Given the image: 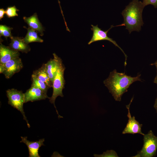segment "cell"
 <instances>
[{
    "label": "cell",
    "instance_id": "21",
    "mask_svg": "<svg viewBox=\"0 0 157 157\" xmlns=\"http://www.w3.org/2000/svg\"><path fill=\"white\" fill-rule=\"evenodd\" d=\"M142 3L144 7L151 4L153 5L155 8H157V0H142Z\"/></svg>",
    "mask_w": 157,
    "mask_h": 157
},
{
    "label": "cell",
    "instance_id": "4",
    "mask_svg": "<svg viewBox=\"0 0 157 157\" xmlns=\"http://www.w3.org/2000/svg\"><path fill=\"white\" fill-rule=\"evenodd\" d=\"M144 136V144L142 149L135 157H152L156 154L157 150V136L151 130Z\"/></svg>",
    "mask_w": 157,
    "mask_h": 157
},
{
    "label": "cell",
    "instance_id": "6",
    "mask_svg": "<svg viewBox=\"0 0 157 157\" xmlns=\"http://www.w3.org/2000/svg\"><path fill=\"white\" fill-rule=\"evenodd\" d=\"M91 26L92 27L91 29L93 31V35L90 40L88 43V44H90L93 42L102 40H107L112 42L116 46L119 48L124 54L125 57L124 65V66H126V60L127 56L122 49L118 45L116 42L112 38L109 37L107 35L108 32L113 27L116 26H125L124 24L123 23L121 24L115 26L112 25L110 28L106 31H104L102 30L98 27V25L95 26L92 25H91Z\"/></svg>",
    "mask_w": 157,
    "mask_h": 157
},
{
    "label": "cell",
    "instance_id": "15",
    "mask_svg": "<svg viewBox=\"0 0 157 157\" xmlns=\"http://www.w3.org/2000/svg\"><path fill=\"white\" fill-rule=\"evenodd\" d=\"M33 74L46 83L50 88L52 87L53 83L49 79L45 64H43L40 68L34 71Z\"/></svg>",
    "mask_w": 157,
    "mask_h": 157
},
{
    "label": "cell",
    "instance_id": "23",
    "mask_svg": "<svg viewBox=\"0 0 157 157\" xmlns=\"http://www.w3.org/2000/svg\"><path fill=\"white\" fill-rule=\"evenodd\" d=\"M154 107L157 112V97L156 99Z\"/></svg>",
    "mask_w": 157,
    "mask_h": 157
},
{
    "label": "cell",
    "instance_id": "8",
    "mask_svg": "<svg viewBox=\"0 0 157 157\" xmlns=\"http://www.w3.org/2000/svg\"><path fill=\"white\" fill-rule=\"evenodd\" d=\"M133 99V97L131 99L129 104L126 106L128 111L127 117H128V120L126 127L122 132V133L133 134L138 133L144 135V134L142 131V124H140L135 119V116L132 117L130 113V107Z\"/></svg>",
    "mask_w": 157,
    "mask_h": 157
},
{
    "label": "cell",
    "instance_id": "13",
    "mask_svg": "<svg viewBox=\"0 0 157 157\" xmlns=\"http://www.w3.org/2000/svg\"><path fill=\"white\" fill-rule=\"evenodd\" d=\"M10 38V42L9 47L11 49L25 53L30 51V47L25 42L23 38L13 36Z\"/></svg>",
    "mask_w": 157,
    "mask_h": 157
},
{
    "label": "cell",
    "instance_id": "24",
    "mask_svg": "<svg viewBox=\"0 0 157 157\" xmlns=\"http://www.w3.org/2000/svg\"><path fill=\"white\" fill-rule=\"evenodd\" d=\"M151 65H155L157 69V60L154 63H153L151 64Z\"/></svg>",
    "mask_w": 157,
    "mask_h": 157
},
{
    "label": "cell",
    "instance_id": "10",
    "mask_svg": "<svg viewBox=\"0 0 157 157\" xmlns=\"http://www.w3.org/2000/svg\"><path fill=\"white\" fill-rule=\"evenodd\" d=\"M53 58L51 59L45 64L47 72L49 79L52 83L58 68L62 64V59L55 53H53Z\"/></svg>",
    "mask_w": 157,
    "mask_h": 157
},
{
    "label": "cell",
    "instance_id": "19",
    "mask_svg": "<svg viewBox=\"0 0 157 157\" xmlns=\"http://www.w3.org/2000/svg\"><path fill=\"white\" fill-rule=\"evenodd\" d=\"M19 11L15 6L8 7L5 10V14L8 18L16 16H18L17 12Z\"/></svg>",
    "mask_w": 157,
    "mask_h": 157
},
{
    "label": "cell",
    "instance_id": "17",
    "mask_svg": "<svg viewBox=\"0 0 157 157\" xmlns=\"http://www.w3.org/2000/svg\"><path fill=\"white\" fill-rule=\"evenodd\" d=\"M31 85L36 87L46 92H47L48 89L50 88L46 83L38 79L33 74L31 76Z\"/></svg>",
    "mask_w": 157,
    "mask_h": 157
},
{
    "label": "cell",
    "instance_id": "18",
    "mask_svg": "<svg viewBox=\"0 0 157 157\" xmlns=\"http://www.w3.org/2000/svg\"><path fill=\"white\" fill-rule=\"evenodd\" d=\"M13 28L5 25H0V36H3L6 39L8 37L11 38L13 36L11 31Z\"/></svg>",
    "mask_w": 157,
    "mask_h": 157
},
{
    "label": "cell",
    "instance_id": "16",
    "mask_svg": "<svg viewBox=\"0 0 157 157\" xmlns=\"http://www.w3.org/2000/svg\"><path fill=\"white\" fill-rule=\"evenodd\" d=\"M26 28L27 30V33L25 37L23 38L24 40L26 43L28 44L32 42H43V40L38 36L36 31L29 27Z\"/></svg>",
    "mask_w": 157,
    "mask_h": 157
},
{
    "label": "cell",
    "instance_id": "12",
    "mask_svg": "<svg viewBox=\"0 0 157 157\" xmlns=\"http://www.w3.org/2000/svg\"><path fill=\"white\" fill-rule=\"evenodd\" d=\"M19 51L3 44L0 40V64H3L12 59L19 57Z\"/></svg>",
    "mask_w": 157,
    "mask_h": 157
},
{
    "label": "cell",
    "instance_id": "25",
    "mask_svg": "<svg viewBox=\"0 0 157 157\" xmlns=\"http://www.w3.org/2000/svg\"><path fill=\"white\" fill-rule=\"evenodd\" d=\"M154 82V83L157 84V75L155 77Z\"/></svg>",
    "mask_w": 157,
    "mask_h": 157
},
{
    "label": "cell",
    "instance_id": "3",
    "mask_svg": "<svg viewBox=\"0 0 157 157\" xmlns=\"http://www.w3.org/2000/svg\"><path fill=\"white\" fill-rule=\"evenodd\" d=\"M65 67L63 64L57 70L54 77L52 87L53 92L51 97H50L49 102L53 104L59 118H63L58 113L55 105V101L56 98L59 96L63 97L64 95L63 90L64 88L65 80L64 78V72Z\"/></svg>",
    "mask_w": 157,
    "mask_h": 157
},
{
    "label": "cell",
    "instance_id": "9",
    "mask_svg": "<svg viewBox=\"0 0 157 157\" xmlns=\"http://www.w3.org/2000/svg\"><path fill=\"white\" fill-rule=\"evenodd\" d=\"M24 94L25 103L50 98L47 95V92L32 85H31L29 89L26 90Z\"/></svg>",
    "mask_w": 157,
    "mask_h": 157
},
{
    "label": "cell",
    "instance_id": "1",
    "mask_svg": "<svg viewBox=\"0 0 157 157\" xmlns=\"http://www.w3.org/2000/svg\"><path fill=\"white\" fill-rule=\"evenodd\" d=\"M140 76L139 74L133 77L124 73L118 72L114 69L110 73L108 77L104 81V83L115 100L120 101L123 94L127 91L132 84L136 81H141Z\"/></svg>",
    "mask_w": 157,
    "mask_h": 157
},
{
    "label": "cell",
    "instance_id": "11",
    "mask_svg": "<svg viewBox=\"0 0 157 157\" xmlns=\"http://www.w3.org/2000/svg\"><path fill=\"white\" fill-rule=\"evenodd\" d=\"M20 142H23L27 146L29 152V157H40L38 153L39 150L42 146H44V138L36 141H30L27 140V137H21Z\"/></svg>",
    "mask_w": 157,
    "mask_h": 157
},
{
    "label": "cell",
    "instance_id": "14",
    "mask_svg": "<svg viewBox=\"0 0 157 157\" xmlns=\"http://www.w3.org/2000/svg\"><path fill=\"white\" fill-rule=\"evenodd\" d=\"M23 19L29 27L40 33V36L43 35L44 29L40 22L36 13L28 17H24Z\"/></svg>",
    "mask_w": 157,
    "mask_h": 157
},
{
    "label": "cell",
    "instance_id": "7",
    "mask_svg": "<svg viewBox=\"0 0 157 157\" xmlns=\"http://www.w3.org/2000/svg\"><path fill=\"white\" fill-rule=\"evenodd\" d=\"M23 67L21 59L18 57L11 60L3 64H0V73L3 74L6 78L9 79L14 74L20 71Z\"/></svg>",
    "mask_w": 157,
    "mask_h": 157
},
{
    "label": "cell",
    "instance_id": "22",
    "mask_svg": "<svg viewBox=\"0 0 157 157\" xmlns=\"http://www.w3.org/2000/svg\"><path fill=\"white\" fill-rule=\"evenodd\" d=\"M5 14V10L3 8H1L0 9V19L1 20V19L4 17V14Z\"/></svg>",
    "mask_w": 157,
    "mask_h": 157
},
{
    "label": "cell",
    "instance_id": "20",
    "mask_svg": "<svg viewBox=\"0 0 157 157\" xmlns=\"http://www.w3.org/2000/svg\"><path fill=\"white\" fill-rule=\"evenodd\" d=\"M94 157H118L116 152L113 150H107L101 154H94Z\"/></svg>",
    "mask_w": 157,
    "mask_h": 157
},
{
    "label": "cell",
    "instance_id": "26",
    "mask_svg": "<svg viewBox=\"0 0 157 157\" xmlns=\"http://www.w3.org/2000/svg\"><path fill=\"white\" fill-rule=\"evenodd\" d=\"M58 3H59V5H60V9L61 10L62 9H61V6H60V2L59 0H58Z\"/></svg>",
    "mask_w": 157,
    "mask_h": 157
},
{
    "label": "cell",
    "instance_id": "2",
    "mask_svg": "<svg viewBox=\"0 0 157 157\" xmlns=\"http://www.w3.org/2000/svg\"><path fill=\"white\" fill-rule=\"evenodd\" d=\"M144 7L141 1L133 0L122 11L123 23L129 33L134 31L139 32L141 30L144 24L142 15Z\"/></svg>",
    "mask_w": 157,
    "mask_h": 157
},
{
    "label": "cell",
    "instance_id": "5",
    "mask_svg": "<svg viewBox=\"0 0 157 157\" xmlns=\"http://www.w3.org/2000/svg\"><path fill=\"white\" fill-rule=\"evenodd\" d=\"M6 92L8 100V104L21 113L24 119L26 121L28 127L30 128V126L25 116L23 108V105L25 103L24 93L22 91L14 88L8 90Z\"/></svg>",
    "mask_w": 157,
    "mask_h": 157
}]
</instances>
